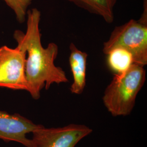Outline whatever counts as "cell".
I'll use <instances>...</instances> for the list:
<instances>
[{
  "instance_id": "2",
  "label": "cell",
  "mask_w": 147,
  "mask_h": 147,
  "mask_svg": "<svg viewBox=\"0 0 147 147\" xmlns=\"http://www.w3.org/2000/svg\"><path fill=\"white\" fill-rule=\"evenodd\" d=\"M146 79L144 67L135 63L125 72L114 74L102 96L104 105L112 116L125 117L131 114Z\"/></svg>"
},
{
  "instance_id": "1",
  "label": "cell",
  "mask_w": 147,
  "mask_h": 147,
  "mask_svg": "<svg viewBox=\"0 0 147 147\" xmlns=\"http://www.w3.org/2000/svg\"><path fill=\"white\" fill-rule=\"evenodd\" d=\"M26 16V31L24 33L16 30L13 37L17 46L26 51L27 92L33 99L38 100L44 87L48 90L52 84L67 83L69 80L63 69L55 64L58 55V45L50 42L46 48L42 47L39 28L40 11L33 8L27 11Z\"/></svg>"
},
{
  "instance_id": "6",
  "label": "cell",
  "mask_w": 147,
  "mask_h": 147,
  "mask_svg": "<svg viewBox=\"0 0 147 147\" xmlns=\"http://www.w3.org/2000/svg\"><path fill=\"white\" fill-rule=\"evenodd\" d=\"M42 126L18 113L10 114L0 111V139L5 142L13 141L31 147V140L27 137V134Z\"/></svg>"
},
{
  "instance_id": "5",
  "label": "cell",
  "mask_w": 147,
  "mask_h": 147,
  "mask_svg": "<svg viewBox=\"0 0 147 147\" xmlns=\"http://www.w3.org/2000/svg\"><path fill=\"white\" fill-rule=\"evenodd\" d=\"M88 126L71 124L59 127L42 125L32 132L31 147H75L92 132Z\"/></svg>"
},
{
  "instance_id": "7",
  "label": "cell",
  "mask_w": 147,
  "mask_h": 147,
  "mask_svg": "<svg viewBox=\"0 0 147 147\" xmlns=\"http://www.w3.org/2000/svg\"><path fill=\"white\" fill-rule=\"evenodd\" d=\"M69 63L73 74V82L70 88L74 94H81L86 84V69L88 54L79 50L76 45L70 43Z\"/></svg>"
},
{
  "instance_id": "10",
  "label": "cell",
  "mask_w": 147,
  "mask_h": 147,
  "mask_svg": "<svg viewBox=\"0 0 147 147\" xmlns=\"http://www.w3.org/2000/svg\"><path fill=\"white\" fill-rule=\"evenodd\" d=\"M9 7L14 11L17 20L22 23L26 19L28 7L32 0H3Z\"/></svg>"
},
{
  "instance_id": "4",
  "label": "cell",
  "mask_w": 147,
  "mask_h": 147,
  "mask_svg": "<svg viewBox=\"0 0 147 147\" xmlns=\"http://www.w3.org/2000/svg\"><path fill=\"white\" fill-rule=\"evenodd\" d=\"M26 58V51L22 47H0V87L27 91Z\"/></svg>"
},
{
  "instance_id": "9",
  "label": "cell",
  "mask_w": 147,
  "mask_h": 147,
  "mask_svg": "<svg viewBox=\"0 0 147 147\" xmlns=\"http://www.w3.org/2000/svg\"><path fill=\"white\" fill-rule=\"evenodd\" d=\"M106 56L107 65L114 74L125 72L134 63L131 54L121 47H116L111 50Z\"/></svg>"
},
{
  "instance_id": "8",
  "label": "cell",
  "mask_w": 147,
  "mask_h": 147,
  "mask_svg": "<svg viewBox=\"0 0 147 147\" xmlns=\"http://www.w3.org/2000/svg\"><path fill=\"white\" fill-rule=\"evenodd\" d=\"M88 11L100 16L108 24L114 21V8L117 0H67Z\"/></svg>"
},
{
  "instance_id": "3",
  "label": "cell",
  "mask_w": 147,
  "mask_h": 147,
  "mask_svg": "<svg viewBox=\"0 0 147 147\" xmlns=\"http://www.w3.org/2000/svg\"><path fill=\"white\" fill-rule=\"evenodd\" d=\"M121 47L130 53L134 63L144 67L147 64V21L131 19L117 26L103 45L105 55L111 50Z\"/></svg>"
}]
</instances>
